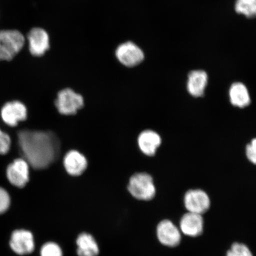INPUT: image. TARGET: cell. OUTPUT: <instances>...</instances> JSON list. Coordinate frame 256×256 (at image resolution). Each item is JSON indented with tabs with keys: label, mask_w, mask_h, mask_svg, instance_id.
Here are the masks:
<instances>
[{
	"label": "cell",
	"mask_w": 256,
	"mask_h": 256,
	"mask_svg": "<svg viewBox=\"0 0 256 256\" xmlns=\"http://www.w3.org/2000/svg\"><path fill=\"white\" fill-rule=\"evenodd\" d=\"M18 142L24 159L35 169L49 167L60 156V140L50 131L20 130Z\"/></svg>",
	"instance_id": "1"
},
{
	"label": "cell",
	"mask_w": 256,
	"mask_h": 256,
	"mask_svg": "<svg viewBox=\"0 0 256 256\" xmlns=\"http://www.w3.org/2000/svg\"><path fill=\"white\" fill-rule=\"evenodd\" d=\"M128 188L130 194L138 200H152L156 194L153 178L146 172L134 174L130 178Z\"/></svg>",
	"instance_id": "2"
},
{
	"label": "cell",
	"mask_w": 256,
	"mask_h": 256,
	"mask_svg": "<svg viewBox=\"0 0 256 256\" xmlns=\"http://www.w3.org/2000/svg\"><path fill=\"white\" fill-rule=\"evenodd\" d=\"M24 42V35L18 30L0 31V60H12L23 48Z\"/></svg>",
	"instance_id": "3"
},
{
	"label": "cell",
	"mask_w": 256,
	"mask_h": 256,
	"mask_svg": "<svg viewBox=\"0 0 256 256\" xmlns=\"http://www.w3.org/2000/svg\"><path fill=\"white\" fill-rule=\"evenodd\" d=\"M84 98L82 96L70 88L64 89L60 92L56 101L58 110L64 115L75 114L84 106Z\"/></svg>",
	"instance_id": "4"
},
{
	"label": "cell",
	"mask_w": 256,
	"mask_h": 256,
	"mask_svg": "<svg viewBox=\"0 0 256 256\" xmlns=\"http://www.w3.org/2000/svg\"><path fill=\"white\" fill-rule=\"evenodd\" d=\"M184 204L188 212L202 215L209 210L210 200L209 196L203 190H190L184 194Z\"/></svg>",
	"instance_id": "5"
},
{
	"label": "cell",
	"mask_w": 256,
	"mask_h": 256,
	"mask_svg": "<svg viewBox=\"0 0 256 256\" xmlns=\"http://www.w3.org/2000/svg\"><path fill=\"white\" fill-rule=\"evenodd\" d=\"M156 236L161 244L168 248H174L180 244L182 232L180 229L170 220L160 222L156 228Z\"/></svg>",
	"instance_id": "6"
},
{
	"label": "cell",
	"mask_w": 256,
	"mask_h": 256,
	"mask_svg": "<svg viewBox=\"0 0 256 256\" xmlns=\"http://www.w3.org/2000/svg\"><path fill=\"white\" fill-rule=\"evenodd\" d=\"M7 177L15 186L24 187L30 180V164L24 158L15 160L8 166Z\"/></svg>",
	"instance_id": "7"
},
{
	"label": "cell",
	"mask_w": 256,
	"mask_h": 256,
	"mask_svg": "<svg viewBox=\"0 0 256 256\" xmlns=\"http://www.w3.org/2000/svg\"><path fill=\"white\" fill-rule=\"evenodd\" d=\"M116 56L123 65L128 67L136 66L144 59L143 51L130 42L120 44L116 51Z\"/></svg>",
	"instance_id": "8"
},
{
	"label": "cell",
	"mask_w": 256,
	"mask_h": 256,
	"mask_svg": "<svg viewBox=\"0 0 256 256\" xmlns=\"http://www.w3.org/2000/svg\"><path fill=\"white\" fill-rule=\"evenodd\" d=\"M11 248L19 255L31 254L34 248V236L26 230H16L12 232L10 242Z\"/></svg>",
	"instance_id": "9"
},
{
	"label": "cell",
	"mask_w": 256,
	"mask_h": 256,
	"mask_svg": "<svg viewBox=\"0 0 256 256\" xmlns=\"http://www.w3.org/2000/svg\"><path fill=\"white\" fill-rule=\"evenodd\" d=\"M27 108L24 104L18 101L8 102L2 108V117L3 121L12 127L17 126L19 122L27 118Z\"/></svg>",
	"instance_id": "10"
},
{
	"label": "cell",
	"mask_w": 256,
	"mask_h": 256,
	"mask_svg": "<svg viewBox=\"0 0 256 256\" xmlns=\"http://www.w3.org/2000/svg\"><path fill=\"white\" fill-rule=\"evenodd\" d=\"M180 232L190 238H196L204 232V220L200 214L188 212L182 217L180 222Z\"/></svg>",
	"instance_id": "11"
},
{
	"label": "cell",
	"mask_w": 256,
	"mask_h": 256,
	"mask_svg": "<svg viewBox=\"0 0 256 256\" xmlns=\"http://www.w3.org/2000/svg\"><path fill=\"white\" fill-rule=\"evenodd\" d=\"M30 53L35 56H40L50 48V39L47 32L41 28H34L28 35Z\"/></svg>",
	"instance_id": "12"
},
{
	"label": "cell",
	"mask_w": 256,
	"mask_h": 256,
	"mask_svg": "<svg viewBox=\"0 0 256 256\" xmlns=\"http://www.w3.org/2000/svg\"><path fill=\"white\" fill-rule=\"evenodd\" d=\"M64 165L70 175L78 176L82 174L87 168L88 161L82 153L72 150L65 156Z\"/></svg>",
	"instance_id": "13"
},
{
	"label": "cell",
	"mask_w": 256,
	"mask_h": 256,
	"mask_svg": "<svg viewBox=\"0 0 256 256\" xmlns=\"http://www.w3.org/2000/svg\"><path fill=\"white\" fill-rule=\"evenodd\" d=\"M208 82L207 73L203 70H194L188 75V91L194 98H200L204 94Z\"/></svg>",
	"instance_id": "14"
},
{
	"label": "cell",
	"mask_w": 256,
	"mask_h": 256,
	"mask_svg": "<svg viewBox=\"0 0 256 256\" xmlns=\"http://www.w3.org/2000/svg\"><path fill=\"white\" fill-rule=\"evenodd\" d=\"M138 142L140 151L148 156L155 155L161 145L162 138L158 134L152 130L143 131L139 136Z\"/></svg>",
	"instance_id": "15"
},
{
	"label": "cell",
	"mask_w": 256,
	"mask_h": 256,
	"mask_svg": "<svg viewBox=\"0 0 256 256\" xmlns=\"http://www.w3.org/2000/svg\"><path fill=\"white\" fill-rule=\"evenodd\" d=\"M230 102L236 107L244 108L251 103L248 89L242 82L234 83L230 88Z\"/></svg>",
	"instance_id": "16"
},
{
	"label": "cell",
	"mask_w": 256,
	"mask_h": 256,
	"mask_svg": "<svg viewBox=\"0 0 256 256\" xmlns=\"http://www.w3.org/2000/svg\"><path fill=\"white\" fill-rule=\"evenodd\" d=\"M78 256H98L99 248L97 242L94 236L88 233H82L76 239Z\"/></svg>",
	"instance_id": "17"
},
{
	"label": "cell",
	"mask_w": 256,
	"mask_h": 256,
	"mask_svg": "<svg viewBox=\"0 0 256 256\" xmlns=\"http://www.w3.org/2000/svg\"><path fill=\"white\" fill-rule=\"evenodd\" d=\"M235 10L248 18L256 17V0H236Z\"/></svg>",
	"instance_id": "18"
},
{
	"label": "cell",
	"mask_w": 256,
	"mask_h": 256,
	"mask_svg": "<svg viewBox=\"0 0 256 256\" xmlns=\"http://www.w3.org/2000/svg\"><path fill=\"white\" fill-rule=\"evenodd\" d=\"M226 256H254V255L247 246L242 243L234 242L226 252Z\"/></svg>",
	"instance_id": "19"
},
{
	"label": "cell",
	"mask_w": 256,
	"mask_h": 256,
	"mask_svg": "<svg viewBox=\"0 0 256 256\" xmlns=\"http://www.w3.org/2000/svg\"><path fill=\"white\" fill-rule=\"evenodd\" d=\"M41 256H63L62 248L56 243L49 242L42 246L40 250Z\"/></svg>",
	"instance_id": "20"
},
{
	"label": "cell",
	"mask_w": 256,
	"mask_h": 256,
	"mask_svg": "<svg viewBox=\"0 0 256 256\" xmlns=\"http://www.w3.org/2000/svg\"><path fill=\"white\" fill-rule=\"evenodd\" d=\"M10 137L0 130V154H7L10 148Z\"/></svg>",
	"instance_id": "21"
},
{
	"label": "cell",
	"mask_w": 256,
	"mask_h": 256,
	"mask_svg": "<svg viewBox=\"0 0 256 256\" xmlns=\"http://www.w3.org/2000/svg\"><path fill=\"white\" fill-rule=\"evenodd\" d=\"M10 204V198L8 192L0 188V214L4 213Z\"/></svg>",
	"instance_id": "22"
},
{
	"label": "cell",
	"mask_w": 256,
	"mask_h": 256,
	"mask_svg": "<svg viewBox=\"0 0 256 256\" xmlns=\"http://www.w3.org/2000/svg\"><path fill=\"white\" fill-rule=\"evenodd\" d=\"M246 156L250 162L256 165V138L252 140L246 147Z\"/></svg>",
	"instance_id": "23"
}]
</instances>
